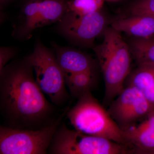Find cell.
I'll list each match as a JSON object with an SVG mask.
<instances>
[{"mask_svg":"<svg viewBox=\"0 0 154 154\" xmlns=\"http://www.w3.org/2000/svg\"><path fill=\"white\" fill-rule=\"evenodd\" d=\"M67 115L76 130L85 134L106 138L125 146L122 130L91 92L78 99L77 104Z\"/></svg>","mask_w":154,"mask_h":154,"instance_id":"cell-3","label":"cell"},{"mask_svg":"<svg viewBox=\"0 0 154 154\" xmlns=\"http://www.w3.org/2000/svg\"><path fill=\"white\" fill-rule=\"evenodd\" d=\"M128 45L138 65L154 66V36L145 38L133 37Z\"/></svg>","mask_w":154,"mask_h":154,"instance_id":"cell-15","label":"cell"},{"mask_svg":"<svg viewBox=\"0 0 154 154\" xmlns=\"http://www.w3.org/2000/svg\"><path fill=\"white\" fill-rule=\"evenodd\" d=\"M14 0H0V8L3 10L7 5H8Z\"/></svg>","mask_w":154,"mask_h":154,"instance_id":"cell-19","label":"cell"},{"mask_svg":"<svg viewBox=\"0 0 154 154\" xmlns=\"http://www.w3.org/2000/svg\"><path fill=\"white\" fill-rule=\"evenodd\" d=\"M127 85L137 88L154 107V66H138L127 78Z\"/></svg>","mask_w":154,"mask_h":154,"instance_id":"cell-13","label":"cell"},{"mask_svg":"<svg viewBox=\"0 0 154 154\" xmlns=\"http://www.w3.org/2000/svg\"><path fill=\"white\" fill-rule=\"evenodd\" d=\"M105 1H115V0H105Z\"/></svg>","mask_w":154,"mask_h":154,"instance_id":"cell-20","label":"cell"},{"mask_svg":"<svg viewBox=\"0 0 154 154\" xmlns=\"http://www.w3.org/2000/svg\"><path fill=\"white\" fill-rule=\"evenodd\" d=\"M52 47L64 73L95 72L94 60L84 53L71 48L60 46L54 42Z\"/></svg>","mask_w":154,"mask_h":154,"instance_id":"cell-11","label":"cell"},{"mask_svg":"<svg viewBox=\"0 0 154 154\" xmlns=\"http://www.w3.org/2000/svg\"><path fill=\"white\" fill-rule=\"evenodd\" d=\"M63 114L54 123L42 129H14L1 125L0 154L47 153Z\"/></svg>","mask_w":154,"mask_h":154,"instance_id":"cell-7","label":"cell"},{"mask_svg":"<svg viewBox=\"0 0 154 154\" xmlns=\"http://www.w3.org/2000/svg\"><path fill=\"white\" fill-rule=\"evenodd\" d=\"M111 27L134 38L154 36V17L148 15L127 16L113 21Z\"/></svg>","mask_w":154,"mask_h":154,"instance_id":"cell-12","label":"cell"},{"mask_svg":"<svg viewBox=\"0 0 154 154\" xmlns=\"http://www.w3.org/2000/svg\"><path fill=\"white\" fill-rule=\"evenodd\" d=\"M105 0H67V11L84 16L102 10Z\"/></svg>","mask_w":154,"mask_h":154,"instance_id":"cell-16","label":"cell"},{"mask_svg":"<svg viewBox=\"0 0 154 154\" xmlns=\"http://www.w3.org/2000/svg\"><path fill=\"white\" fill-rule=\"evenodd\" d=\"M48 152L53 154H131L126 146L106 138L69 129L64 124L58 128Z\"/></svg>","mask_w":154,"mask_h":154,"instance_id":"cell-6","label":"cell"},{"mask_svg":"<svg viewBox=\"0 0 154 154\" xmlns=\"http://www.w3.org/2000/svg\"><path fill=\"white\" fill-rule=\"evenodd\" d=\"M64 75L70 93L74 98L78 99L91 92L96 84L95 72L64 73Z\"/></svg>","mask_w":154,"mask_h":154,"instance_id":"cell-14","label":"cell"},{"mask_svg":"<svg viewBox=\"0 0 154 154\" xmlns=\"http://www.w3.org/2000/svg\"><path fill=\"white\" fill-rule=\"evenodd\" d=\"M19 14L13 23L12 36L19 40L30 39L34 30L57 23L67 11V0H20Z\"/></svg>","mask_w":154,"mask_h":154,"instance_id":"cell-5","label":"cell"},{"mask_svg":"<svg viewBox=\"0 0 154 154\" xmlns=\"http://www.w3.org/2000/svg\"><path fill=\"white\" fill-rule=\"evenodd\" d=\"M27 57L35 72L36 82L53 104L60 106L66 103L69 94L64 75L55 53L37 39L33 52Z\"/></svg>","mask_w":154,"mask_h":154,"instance_id":"cell-4","label":"cell"},{"mask_svg":"<svg viewBox=\"0 0 154 154\" xmlns=\"http://www.w3.org/2000/svg\"><path fill=\"white\" fill-rule=\"evenodd\" d=\"M33 71L26 57L11 62L0 72V110L5 126L38 130L60 117L55 106L45 97Z\"/></svg>","mask_w":154,"mask_h":154,"instance_id":"cell-1","label":"cell"},{"mask_svg":"<svg viewBox=\"0 0 154 154\" xmlns=\"http://www.w3.org/2000/svg\"><path fill=\"white\" fill-rule=\"evenodd\" d=\"M111 102L108 113L122 129L145 118L154 107L137 88L126 85Z\"/></svg>","mask_w":154,"mask_h":154,"instance_id":"cell-9","label":"cell"},{"mask_svg":"<svg viewBox=\"0 0 154 154\" xmlns=\"http://www.w3.org/2000/svg\"><path fill=\"white\" fill-rule=\"evenodd\" d=\"M127 16L148 15L154 17V0H131L126 8Z\"/></svg>","mask_w":154,"mask_h":154,"instance_id":"cell-17","label":"cell"},{"mask_svg":"<svg viewBox=\"0 0 154 154\" xmlns=\"http://www.w3.org/2000/svg\"><path fill=\"white\" fill-rule=\"evenodd\" d=\"M101 44L94 48L105 83L104 102L110 103L125 88L130 73L131 53L121 33L107 28Z\"/></svg>","mask_w":154,"mask_h":154,"instance_id":"cell-2","label":"cell"},{"mask_svg":"<svg viewBox=\"0 0 154 154\" xmlns=\"http://www.w3.org/2000/svg\"><path fill=\"white\" fill-rule=\"evenodd\" d=\"M122 130L125 146L132 154H154V111L139 124Z\"/></svg>","mask_w":154,"mask_h":154,"instance_id":"cell-10","label":"cell"},{"mask_svg":"<svg viewBox=\"0 0 154 154\" xmlns=\"http://www.w3.org/2000/svg\"><path fill=\"white\" fill-rule=\"evenodd\" d=\"M107 23V18L102 10L84 16L66 12L56 28L72 43L94 48V40L103 34Z\"/></svg>","mask_w":154,"mask_h":154,"instance_id":"cell-8","label":"cell"},{"mask_svg":"<svg viewBox=\"0 0 154 154\" xmlns=\"http://www.w3.org/2000/svg\"><path fill=\"white\" fill-rule=\"evenodd\" d=\"M18 52L16 47L1 46L0 48V72L8 64L9 61L14 58Z\"/></svg>","mask_w":154,"mask_h":154,"instance_id":"cell-18","label":"cell"}]
</instances>
